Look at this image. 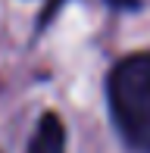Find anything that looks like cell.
<instances>
[{"instance_id":"6da1fadb","label":"cell","mask_w":150,"mask_h":153,"mask_svg":"<svg viewBox=\"0 0 150 153\" xmlns=\"http://www.w3.org/2000/svg\"><path fill=\"white\" fill-rule=\"evenodd\" d=\"M106 103L125 144L150 153V50L128 53L110 69Z\"/></svg>"},{"instance_id":"7a4b0ae2","label":"cell","mask_w":150,"mask_h":153,"mask_svg":"<svg viewBox=\"0 0 150 153\" xmlns=\"http://www.w3.org/2000/svg\"><path fill=\"white\" fill-rule=\"evenodd\" d=\"M28 153H66V128L56 113H44L28 141Z\"/></svg>"},{"instance_id":"3957f363","label":"cell","mask_w":150,"mask_h":153,"mask_svg":"<svg viewBox=\"0 0 150 153\" xmlns=\"http://www.w3.org/2000/svg\"><path fill=\"white\" fill-rule=\"evenodd\" d=\"M106 3H110L113 10H138L141 0H106Z\"/></svg>"}]
</instances>
